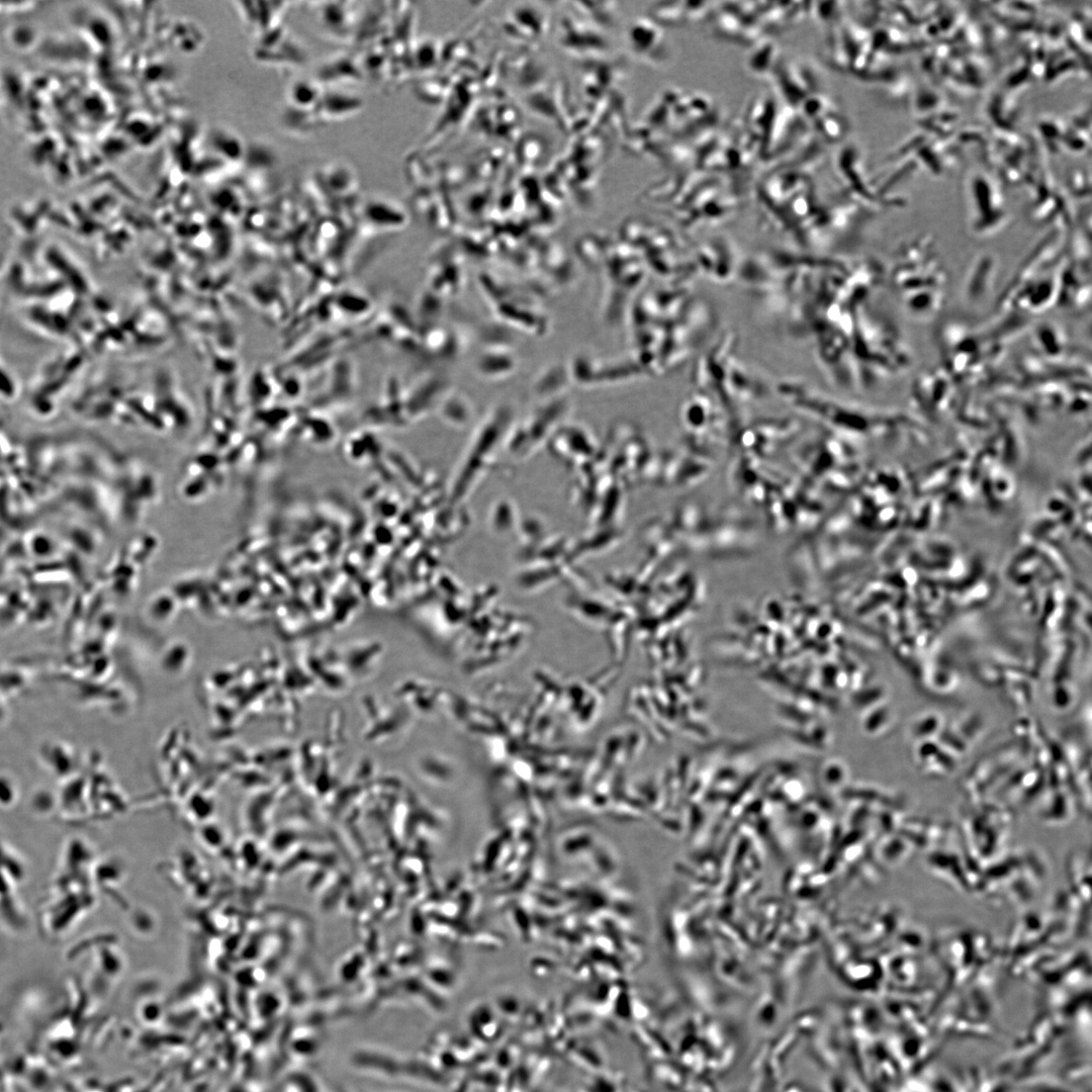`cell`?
<instances>
[{
    "mask_svg": "<svg viewBox=\"0 0 1092 1092\" xmlns=\"http://www.w3.org/2000/svg\"><path fill=\"white\" fill-rule=\"evenodd\" d=\"M737 279L832 385L868 387L901 366L897 336L876 303L883 272L875 261L770 250L745 258Z\"/></svg>",
    "mask_w": 1092,
    "mask_h": 1092,
    "instance_id": "cell-1",
    "label": "cell"
},
{
    "mask_svg": "<svg viewBox=\"0 0 1092 1092\" xmlns=\"http://www.w3.org/2000/svg\"><path fill=\"white\" fill-rule=\"evenodd\" d=\"M697 387L724 399H748L767 388L763 378L741 358L736 334L725 329L712 336L693 371Z\"/></svg>",
    "mask_w": 1092,
    "mask_h": 1092,
    "instance_id": "cell-2",
    "label": "cell"
},
{
    "mask_svg": "<svg viewBox=\"0 0 1092 1092\" xmlns=\"http://www.w3.org/2000/svg\"><path fill=\"white\" fill-rule=\"evenodd\" d=\"M965 189L969 224L972 231L987 236L1004 225L1007 212L999 191L989 177L980 171L971 172Z\"/></svg>",
    "mask_w": 1092,
    "mask_h": 1092,
    "instance_id": "cell-3",
    "label": "cell"
},
{
    "mask_svg": "<svg viewBox=\"0 0 1092 1092\" xmlns=\"http://www.w3.org/2000/svg\"><path fill=\"white\" fill-rule=\"evenodd\" d=\"M742 261L728 239L713 237L698 247L694 265L698 273L713 283L728 284L737 280Z\"/></svg>",
    "mask_w": 1092,
    "mask_h": 1092,
    "instance_id": "cell-4",
    "label": "cell"
}]
</instances>
